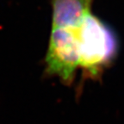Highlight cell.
<instances>
[{"label": "cell", "mask_w": 124, "mask_h": 124, "mask_svg": "<svg viewBox=\"0 0 124 124\" xmlns=\"http://www.w3.org/2000/svg\"><path fill=\"white\" fill-rule=\"evenodd\" d=\"M93 0H52V29H76L91 13Z\"/></svg>", "instance_id": "3957f363"}, {"label": "cell", "mask_w": 124, "mask_h": 124, "mask_svg": "<svg viewBox=\"0 0 124 124\" xmlns=\"http://www.w3.org/2000/svg\"><path fill=\"white\" fill-rule=\"evenodd\" d=\"M79 68V48L77 29H52L45 56V72L58 78L63 85L74 82Z\"/></svg>", "instance_id": "7a4b0ae2"}, {"label": "cell", "mask_w": 124, "mask_h": 124, "mask_svg": "<svg viewBox=\"0 0 124 124\" xmlns=\"http://www.w3.org/2000/svg\"><path fill=\"white\" fill-rule=\"evenodd\" d=\"M79 68L85 77L97 80L116 58L119 41L115 31L92 13L77 29Z\"/></svg>", "instance_id": "6da1fadb"}]
</instances>
